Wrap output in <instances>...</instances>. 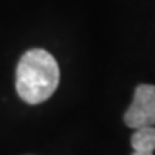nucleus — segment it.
I'll list each match as a JSON object with an SVG mask.
<instances>
[{
    "mask_svg": "<svg viewBox=\"0 0 155 155\" xmlns=\"http://www.w3.org/2000/svg\"><path fill=\"white\" fill-rule=\"evenodd\" d=\"M60 83L57 60L42 49L25 52L16 69V91L24 102L36 105L45 102Z\"/></svg>",
    "mask_w": 155,
    "mask_h": 155,
    "instance_id": "1",
    "label": "nucleus"
},
{
    "mask_svg": "<svg viewBox=\"0 0 155 155\" xmlns=\"http://www.w3.org/2000/svg\"><path fill=\"white\" fill-rule=\"evenodd\" d=\"M124 122L130 129L155 125V86L140 85L135 89L132 105L124 114Z\"/></svg>",
    "mask_w": 155,
    "mask_h": 155,
    "instance_id": "2",
    "label": "nucleus"
},
{
    "mask_svg": "<svg viewBox=\"0 0 155 155\" xmlns=\"http://www.w3.org/2000/svg\"><path fill=\"white\" fill-rule=\"evenodd\" d=\"M132 147L133 150L153 152L155 150V125L136 129L132 135Z\"/></svg>",
    "mask_w": 155,
    "mask_h": 155,
    "instance_id": "3",
    "label": "nucleus"
},
{
    "mask_svg": "<svg viewBox=\"0 0 155 155\" xmlns=\"http://www.w3.org/2000/svg\"><path fill=\"white\" fill-rule=\"evenodd\" d=\"M132 155H153L152 152H141V150H135Z\"/></svg>",
    "mask_w": 155,
    "mask_h": 155,
    "instance_id": "4",
    "label": "nucleus"
}]
</instances>
